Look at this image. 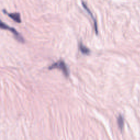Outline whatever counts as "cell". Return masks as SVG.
<instances>
[{"label": "cell", "instance_id": "1", "mask_svg": "<svg viewBox=\"0 0 140 140\" xmlns=\"http://www.w3.org/2000/svg\"><path fill=\"white\" fill-rule=\"evenodd\" d=\"M49 70H52L54 69H59L62 71L63 73L66 77L69 76V70L67 65L62 60H58L57 62L53 63L48 67Z\"/></svg>", "mask_w": 140, "mask_h": 140}, {"label": "cell", "instance_id": "2", "mask_svg": "<svg viewBox=\"0 0 140 140\" xmlns=\"http://www.w3.org/2000/svg\"><path fill=\"white\" fill-rule=\"evenodd\" d=\"M0 29L9 30V31H11L14 34V36L15 38L17 41L20 42L22 43L25 42V39L24 38V37L19 33L14 28L8 26V25H7L6 24H5V23H4L2 22L1 20H0Z\"/></svg>", "mask_w": 140, "mask_h": 140}, {"label": "cell", "instance_id": "3", "mask_svg": "<svg viewBox=\"0 0 140 140\" xmlns=\"http://www.w3.org/2000/svg\"><path fill=\"white\" fill-rule=\"evenodd\" d=\"M3 12L7 14L9 17L11 18L12 19L18 23H20L22 22V20H21L20 18V14L19 13H9L8 12H7V11L6 10H3Z\"/></svg>", "mask_w": 140, "mask_h": 140}, {"label": "cell", "instance_id": "4", "mask_svg": "<svg viewBox=\"0 0 140 140\" xmlns=\"http://www.w3.org/2000/svg\"><path fill=\"white\" fill-rule=\"evenodd\" d=\"M82 4H83V7L85 8V9H86V10L90 14V15L92 16V19H93V20H94V26H95V32H96V34H97V23H96V21L95 20V19L94 18V16H93V14L91 12V11L89 10V9L88 8V7H87V4H86V3H85V2H82Z\"/></svg>", "mask_w": 140, "mask_h": 140}, {"label": "cell", "instance_id": "5", "mask_svg": "<svg viewBox=\"0 0 140 140\" xmlns=\"http://www.w3.org/2000/svg\"><path fill=\"white\" fill-rule=\"evenodd\" d=\"M79 49L81 51V52L84 54H89L90 53V49H89L87 47H86L85 46H84L82 43H79Z\"/></svg>", "mask_w": 140, "mask_h": 140}, {"label": "cell", "instance_id": "6", "mask_svg": "<svg viewBox=\"0 0 140 140\" xmlns=\"http://www.w3.org/2000/svg\"><path fill=\"white\" fill-rule=\"evenodd\" d=\"M117 123L119 129L122 130L124 128V118L122 115L119 116L117 119Z\"/></svg>", "mask_w": 140, "mask_h": 140}]
</instances>
